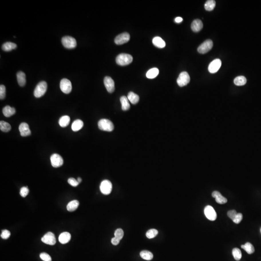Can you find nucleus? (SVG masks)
<instances>
[{"label":"nucleus","instance_id":"79ce46f5","mask_svg":"<svg viewBox=\"0 0 261 261\" xmlns=\"http://www.w3.org/2000/svg\"><path fill=\"white\" fill-rule=\"evenodd\" d=\"M68 182L70 185H71L73 187L78 186L79 184L78 182V180H76V179L73 178V177L69 178L68 179Z\"/></svg>","mask_w":261,"mask_h":261},{"label":"nucleus","instance_id":"4c0bfd02","mask_svg":"<svg viewBox=\"0 0 261 261\" xmlns=\"http://www.w3.org/2000/svg\"><path fill=\"white\" fill-rule=\"evenodd\" d=\"M40 257L43 261H52L51 257L48 254L45 252H43L40 254Z\"/></svg>","mask_w":261,"mask_h":261},{"label":"nucleus","instance_id":"c756f323","mask_svg":"<svg viewBox=\"0 0 261 261\" xmlns=\"http://www.w3.org/2000/svg\"><path fill=\"white\" fill-rule=\"evenodd\" d=\"M241 248L244 249L246 252H247L249 254H251L254 252V248L251 243L247 242L245 245H241Z\"/></svg>","mask_w":261,"mask_h":261},{"label":"nucleus","instance_id":"58836bf2","mask_svg":"<svg viewBox=\"0 0 261 261\" xmlns=\"http://www.w3.org/2000/svg\"><path fill=\"white\" fill-rule=\"evenodd\" d=\"M5 92L6 88L5 86L1 85L0 86V99L3 100L5 97Z\"/></svg>","mask_w":261,"mask_h":261},{"label":"nucleus","instance_id":"0eeeda50","mask_svg":"<svg viewBox=\"0 0 261 261\" xmlns=\"http://www.w3.org/2000/svg\"><path fill=\"white\" fill-rule=\"evenodd\" d=\"M101 193L104 195H108L111 193L112 190V184L108 180H103L101 182L100 187Z\"/></svg>","mask_w":261,"mask_h":261},{"label":"nucleus","instance_id":"bb28decb","mask_svg":"<svg viewBox=\"0 0 261 261\" xmlns=\"http://www.w3.org/2000/svg\"><path fill=\"white\" fill-rule=\"evenodd\" d=\"M159 71L157 68H153L149 70L146 74L147 78L149 79L155 78L158 75Z\"/></svg>","mask_w":261,"mask_h":261},{"label":"nucleus","instance_id":"6ab92c4d","mask_svg":"<svg viewBox=\"0 0 261 261\" xmlns=\"http://www.w3.org/2000/svg\"><path fill=\"white\" fill-rule=\"evenodd\" d=\"M152 43L155 47L158 48H165L166 45V43L165 41L162 39V38L159 36H156L152 40Z\"/></svg>","mask_w":261,"mask_h":261},{"label":"nucleus","instance_id":"2eb2a0df","mask_svg":"<svg viewBox=\"0 0 261 261\" xmlns=\"http://www.w3.org/2000/svg\"><path fill=\"white\" fill-rule=\"evenodd\" d=\"M19 130L22 137H27L31 134L29 126L27 123H21L19 126Z\"/></svg>","mask_w":261,"mask_h":261},{"label":"nucleus","instance_id":"20e7f679","mask_svg":"<svg viewBox=\"0 0 261 261\" xmlns=\"http://www.w3.org/2000/svg\"><path fill=\"white\" fill-rule=\"evenodd\" d=\"M62 45L65 47V48L68 49H73L76 47V40L71 36H64L62 39Z\"/></svg>","mask_w":261,"mask_h":261},{"label":"nucleus","instance_id":"393cba45","mask_svg":"<svg viewBox=\"0 0 261 261\" xmlns=\"http://www.w3.org/2000/svg\"><path fill=\"white\" fill-rule=\"evenodd\" d=\"M127 98L129 101L132 104H136L139 102V95L132 92H130L128 93Z\"/></svg>","mask_w":261,"mask_h":261},{"label":"nucleus","instance_id":"c9c22d12","mask_svg":"<svg viewBox=\"0 0 261 261\" xmlns=\"http://www.w3.org/2000/svg\"><path fill=\"white\" fill-rule=\"evenodd\" d=\"M114 236H115V238H117L120 240L124 236V232L121 229H117V230L115 231Z\"/></svg>","mask_w":261,"mask_h":261},{"label":"nucleus","instance_id":"ddd939ff","mask_svg":"<svg viewBox=\"0 0 261 261\" xmlns=\"http://www.w3.org/2000/svg\"><path fill=\"white\" fill-rule=\"evenodd\" d=\"M222 65V62L219 59L213 60L208 66V70L210 73L214 74L217 72Z\"/></svg>","mask_w":261,"mask_h":261},{"label":"nucleus","instance_id":"ea45409f","mask_svg":"<svg viewBox=\"0 0 261 261\" xmlns=\"http://www.w3.org/2000/svg\"><path fill=\"white\" fill-rule=\"evenodd\" d=\"M242 219L243 215L240 213H238L236 215V216H235L234 219L233 220V221L235 224H238L241 222V221L242 220Z\"/></svg>","mask_w":261,"mask_h":261},{"label":"nucleus","instance_id":"f8f14e48","mask_svg":"<svg viewBox=\"0 0 261 261\" xmlns=\"http://www.w3.org/2000/svg\"><path fill=\"white\" fill-rule=\"evenodd\" d=\"M130 39V35L128 33H122L121 34H119L115 38V43L117 45H123L124 43H126L129 41Z\"/></svg>","mask_w":261,"mask_h":261},{"label":"nucleus","instance_id":"1a4fd4ad","mask_svg":"<svg viewBox=\"0 0 261 261\" xmlns=\"http://www.w3.org/2000/svg\"><path fill=\"white\" fill-rule=\"evenodd\" d=\"M50 161L52 166L55 168H58L62 166L64 163V160L62 156L57 153H54L51 156Z\"/></svg>","mask_w":261,"mask_h":261},{"label":"nucleus","instance_id":"aec40b11","mask_svg":"<svg viewBox=\"0 0 261 261\" xmlns=\"http://www.w3.org/2000/svg\"><path fill=\"white\" fill-rule=\"evenodd\" d=\"M17 82L19 83V85L21 87H23L25 85L26 83V75L25 73L22 71H19L17 74Z\"/></svg>","mask_w":261,"mask_h":261},{"label":"nucleus","instance_id":"a19ab883","mask_svg":"<svg viewBox=\"0 0 261 261\" xmlns=\"http://www.w3.org/2000/svg\"><path fill=\"white\" fill-rule=\"evenodd\" d=\"M10 232L7 230H3L2 231V233L1 235V237L4 239H8L10 236Z\"/></svg>","mask_w":261,"mask_h":261},{"label":"nucleus","instance_id":"a18cd8bd","mask_svg":"<svg viewBox=\"0 0 261 261\" xmlns=\"http://www.w3.org/2000/svg\"><path fill=\"white\" fill-rule=\"evenodd\" d=\"M182 20H183V19H182V17H177L175 19V22H177V23H178L181 22L182 21Z\"/></svg>","mask_w":261,"mask_h":261},{"label":"nucleus","instance_id":"e433bc0d","mask_svg":"<svg viewBox=\"0 0 261 261\" xmlns=\"http://www.w3.org/2000/svg\"><path fill=\"white\" fill-rule=\"evenodd\" d=\"M29 193V190L27 187H23L21 188L20 191V195L23 197H26Z\"/></svg>","mask_w":261,"mask_h":261},{"label":"nucleus","instance_id":"9b49d317","mask_svg":"<svg viewBox=\"0 0 261 261\" xmlns=\"http://www.w3.org/2000/svg\"><path fill=\"white\" fill-rule=\"evenodd\" d=\"M43 242L50 245H54L56 244V239L54 234L51 232H48L43 236L41 239Z\"/></svg>","mask_w":261,"mask_h":261},{"label":"nucleus","instance_id":"f03ea898","mask_svg":"<svg viewBox=\"0 0 261 261\" xmlns=\"http://www.w3.org/2000/svg\"><path fill=\"white\" fill-rule=\"evenodd\" d=\"M98 127L101 130L111 132L114 128V124L110 120L103 118L100 120L98 123Z\"/></svg>","mask_w":261,"mask_h":261},{"label":"nucleus","instance_id":"dca6fc26","mask_svg":"<svg viewBox=\"0 0 261 261\" xmlns=\"http://www.w3.org/2000/svg\"><path fill=\"white\" fill-rule=\"evenodd\" d=\"M212 196L215 198L216 202L218 204H226L227 202V199L221 194V193L217 191H213L212 193Z\"/></svg>","mask_w":261,"mask_h":261},{"label":"nucleus","instance_id":"4be33fe9","mask_svg":"<svg viewBox=\"0 0 261 261\" xmlns=\"http://www.w3.org/2000/svg\"><path fill=\"white\" fill-rule=\"evenodd\" d=\"M120 101L121 104V108L123 111H127L130 108V104H129V100L127 97L122 96L120 98Z\"/></svg>","mask_w":261,"mask_h":261},{"label":"nucleus","instance_id":"f257e3e1","mask_svg":"<svg viewBox=\"0 0 261 261\" xmlns=\"http://www.w3.org/2000/svg\"><path fill=\"white\" fill-rule=\"evenodd\" d=\"M133 60V57L130 55L122 53L117 56L116 61L118 65L125 66L130 64Z\"/></svg>","mask_w":261,"mask_h":261},{"label":"nucleus","instance_id":"6e6552de","mask_svg":"<svg viewBox=\"0 0 261 261\" xmlns=\"http://www.w3.org/2000/svg\"><path fill=\"white\" fill-rule=\"evenodd\" d=\"M60 88L61 90L65 94L70 93L72 90V86L71 81L66 78L62 79L60 82Z\"/></svg>","mask_w":261,"mask_h":261},{"label":"nucleus","instance_id":"c03bdc74","mask_svg":"<svg viewBox=\"0 0 261 261\" xmlns=\"http://www.w3.org/2000/svg\"><path fill=\"white\" fill-rule=\"evenodd\" d=\"M120 240L119 239H118L117 238H112V239H111V243L113 245H118L119 243H120Z\"/></svg>","mask_w":261,"mask_h":261},{"label":"nucleus","instance_id":"2f4dec72","mask_svg":"<svg viewBox=\"0 0 261 261\" xmlns=\"http://www.w3.org/2000/svg\"><path fill=\"white\" fill-rule=\"evenodd\" d=\"M0 129L3 132H8L11 130V125L8 122L4 121L0 122Z\"/></svg>","mask_w":261,"mask_h":261},{"label":"nucleus","instance_id":"7ed1b4c3","mask_svg":"<svg viewBox=\"0 0 261 261\" xmlns=\"http://www.w3.org/2000/svg\"><path fill=\"white\" fill-rule=\"evenodd\" d=\"M47 83L45 81H41L36 86L34 90V96L36 98H40L43 96L47 92Z\"/></svg>","mask_w":261,"mask_h":261},{"label":"nucleus","instance_id":"f3484780","mask_svg":"<svg viewBox=\"0 0 261 261\" xmlns=\"http://www.w3.org/2000/svg\"><path fill=\"white\" fill-rule=\"evenodd\" d=\"M203 27L202 21L200 19H195L193 20L191 24V29L194 32L197 33L200 31Z\"/></svg>","mask_w":261,"mask_h":261},{"label":"nucleus","instance_id":"c85d7f7f","mask_svg":"<svg viewBox=\"0 0 261 261\" xmlns=\"http://www.w3.org/2000/svg\"><path fill=\"white\" fill-rule=\"evenodd\" d=\"M140 255L143 259L146 260L147 261H149L152 260L153 258V255L151 252L148 250H143L141 252Z\"/></svg>","mask_w":261,"mask_h":261},{"label":"nucleus","instance_id":"4468645a","mask_svg":"<svg viewBox=\"0 0 261 261\" xmlns=\"http://www.w3.org/2000/svg\"><path fill=\"white\" fill-rule=\"evenodd\" d=\"M104 86L107 92L112 93L115 90V83L112 78L109 76H106L104 78Z\"/></svg>","mask_w":261,"mask_h":261},{"label":"nucleus","instance_id":"a878e982","mask_svg":"<svg viewBox=\"0 0 261 261\" xmlns=\"http://www.w3.org/2000/svg\"><path fill=\"white\" fill-rule=\"evenodd\" d=\"M79 203L78 200H73L69 202L67 205V209L68 211H75L79 206Z\"/></svg>","mask_w":261,"mask_h":261},{"label":"nucleus","instance_id":"9d476101","mask_svg":"<svg viewBox=\"0 0 261 261\" xmlns=\"http://www.w3.org/2000/svg\"><path fill=\"white\" fill-rule=\"evenodd\" d=\"M204 213L205 217L210 221H214L217 219V213L213 207L207 205L204 209Z\"/></svg>","mask_w":261,"mask_h":261},{"label":"nucleus","instance_id":"de8ad7c7","mask_svg":"<svg viewBox=\"0 0 261 261\" xmlns=\"http://www.w3.org/2000/svg\"></svg>","mask_w":261,"mask_h":261},{"label":"nucleus","instance_id":"37998d69","mask_svg":"<svg viewBox=\"0 0 261 261\" xmlns=\"http://www.w3.org/2000/svg\"><path fill=\"white\" fill-rule=\"evenodd\" d=\"M237 214L238 213L236 212L235 210H232L227 212V215L228 216V217L232 220L234 219V217H235V216H236Z\"/></svg>","mask_w":261,"mask_h":261},{"label":"nucleus","instance_id":"b1692460","mask_svg":"<svg viewBox=\"0 0 261 261\" xmlns=\"http://www.w3.org/2000/svg\"><path fill=\"white\" fill-rule=\"evenodd\" d=\"M17 46L16 43H12V42H8L3 43L2 46V48L3 51L8 52H10L12 50L15 49L17 48Z\"/></svg>","mask_w":261,"mask_h":261},{"label":"nucleus","instance_id":"423d86ee","mask_svg":"<svg viewBox=\"0 0 261 261\" xmlns=\"http://www.w3.org/2000/svg\"><path fill=\"white\" fill-rule=\"evenodd\" d=\"M213 42L211 40H207L203 42L198 48V52L201 54H205L211 50Z\"/></svg>","mask_w":261,"mask_h":261},{"label":"nucleus","instance_id":"412c9836","mask_svg":"<svg viewBox=\"0 0 261 261\" xmlns=\"http://www.w3.org/2000/svg\"><path fill=\"white\" fill-rule=\"evenodd\" d=\"M3 113L5 117L9 118L15 114L16 110L14 108L10 106H5L3 109Z\"/></svg>","mask_w":261,"mask_h":261},{"label":"nucleus","instance_id":"cd10ccee","mask_svg":"<svg viewBox=\"0 0 261 261\" xmlns=\"http://www.w3.org/2000/svg\"><path fill=\"white\" fill-rule=\"evenodd\" d=\"M70 121V118L68 116H64L60 118L59 123L62 127H66L69 124Z\"/></svg>","mask_w":261,"mask_h":261},{"label":"nucleus","instance_id":"39448f33","mask_svg":"<svg viewBox=\"0 0 261 261\" xmlns=\"http://www.w3.org/2000/svg\"><path fill=\"white\" fill-rule=\"evenodd\" d=\"M177 81L179 87H184L190 82V76L187 72H182L179 75Z\"/></svg>","mask_w":261,"mask_h":261},{"label":"nucleus","instance_id":"473e14b6","mask_svg":"<svg viewBox=\"0 0 261 261\" xmlns=\"http://www.w3.org/2000/svg\"><path fill=\"white\" fill-rule=\"evenodd\" d=\"M216 5V2L214 0H209L205 3V8L207 11H210L213 10Z\"/></svg>","mask_w":261,"mask_h":261},{"label":"nucleus","instance_id":"a211bd4d","mask_svg":"<svg viewBox=\"0 0 261 261\" xmlns=\"http://www.w3.org/2000/svg\"><path fill=\"white\" fill-rule=\"evenodd\" d=\"M71 238V236L68 232H64L61 234L59 237V241L61 244H65L69 242Z\"/></svg>","mask_w":261,"mask_h":261},{"label":"nucleus","instance_id":"72a5a7b5","mask_svg":"<svg viewBox=\"0 0 261 261\" xmlns=\"http://www.w3.org/2000/svg\"><path fill=\"white\" fill-rule=\"evenodd\" d=\"M232 254L234 258L236 261H239L242 257V253L241 250L238 248H234L232 251Z\"/></svg>","mask_w":261,"mask_h":261},{"label":"nucleus","instance_id":"5701e85b","mask_svg":"<svg viewBox=\"0 0 261 261\" xmlns=\"http://www.w3.org/2000/svg\"><path fill=\"white\" fill-rule=\"evenodd\" d=\"M84 125V123L81 120H76L72 124V129L74 132H77L81 130Z\"/></svg>","mask_w":261,"mask_h":261},{"label":"nucleus","instance_id":"7c9ffc66","mask_svg":"<svg viewBox=\"0 0 261 261\" xmlns=\"http://www.w3.org/2000/svg\"><path fill=\"white\" fill-rule=\"evenodd\" d=\"M247 82V79L244 76H239L234 79V83L236 86H243Z\"/></svg>","mask_w":261,"mask_h":261},{"label":"nucleus","instance_id":"49530a36","mask_svg":"<svg viewBox=\"0 0 261 261\" xmlns=\"http://www.w3.org/2000/svg\"><path fill=\"white\" fill-rule=\"evenodd\" d=\"M78 180V183H80L81 182L82 179H81L80 178V177H78V180Z\"/></svg>","mask_w":261,"mask_h":261},{"label":"nucleus","instance_id":"f704fd0d","mask_svg":"<svg viewBox=\"0 0 261 261\" xmlns=\"http://www.w3.org/2000/svg\"><path fill=\"white\" fill-rule=\"evenodd\" d=\"M158 234V231L155 229H151L149 230L146 233V236L149 239L155 238Z\"/></svg>","mask_w":261,"mask_h":261}]
</instances>
